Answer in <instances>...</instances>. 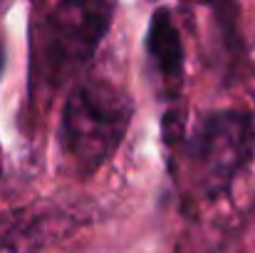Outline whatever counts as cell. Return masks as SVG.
Returning <instances> with one entry per match:
<instances>
[{"label": "cell", "instance_id": "obj_1", "mask_svg": "<svg viewBox=\"0 0 255 253\" xmlns=\"http://www.w3.org/2000/svg\"><path fill=\"white\" fill-rule=\"evenodd\" d=\"M134 117L131 97L112 80L75 84L60 117V147L82 176L102 169L124 142Z\"/></svg>", "mask_w": 255, "mask_h": 253}, {"label": "cell", "instance_id": "obj_2", "mask_svg": "<svg viewBox=\"0 0 255 253\" xmlns=\"http://www.w3.org/2000/svg\"><path fill=\"white\" fill-rule=\"evenodd\" d=\"M114 10L117 0H55L37 32V80L60 87L77 77L107 37Z\"/></svg>", "mask_w": 255, "mask_h": 253}, {"label": "cell", "instance_id": "obj_3", "mask_svg": "<svg viewBox=\"0 0 255 253\" xmlns=\"http://www.w3.org/2000/svg\"><path fill=\"white\" fill-rule=\"evenodd\" d=\"M183 157L198 196L218 199L251 167L255 157V124L246 109H213L193 124Z\"/></svg>", "mask_w": 255, "mask_h": 253}, {"label": "cell", "instance_id": "obj_4", "mask_svg": "<svg viewBox=\"0 0 255 253\" xmlns=\"http://www.w3.org/2000/svg\"><path fill=\"white\" fill-rule=\"evenodd\" d=\"M75 229V219L60 209H17L0 214V251L37 253Z\"/></svg>", "mask_w": 255, "mask_h": 253}, {"label": "cell", "instance_id": "obj_5", "mask_svg": "<svg viewBox=\"0 0 255 253\" xmlns=\"http://www.w3.org/2000/svg\"><path fill=\"white\" fill-rule=\"evenodd\" d=\"M146 52H149V60H151L159 80L171 92H176L183 80L186 55H183V42H181L178 27L173 22V15L166 7H161L151 15L149 32H146Z\"/></svg>", "mask_w": 255, "mask_h": 253}, {"label": "cell", "instance_id": "obj_6", "mask_svg": "<svg viewBox=\"0 0 255 253\" xmlns=\"http://www.w3.org/2000/svg\"><path fill=\"white\" fill-rule=\"evenodd\" d=\"M2 65H5V50H2V45H0V75H2Z\"/></svg>", "mask_w": 255, "mask_h": 253}]
</instances>
